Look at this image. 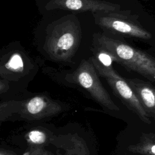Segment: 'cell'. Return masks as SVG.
Segmentation results:
<instances>
[{"label":"cell","instance_id":"1","mask_svg":"<svg viewBox=\"0 0 155 155\" xmlns=\"http://www.w3.org/2000/svg\"><path fill=\"white\" fill-rule=\"evenodd\" d=\"M93 39L96 46L102 47L113 54L117 59V63L150 81H155V59L151 55L104 34L95 33Z\"/></svg>","mask_w":155,"mask_h":155},{"label":"cell","instance_id":"2","mask_svg":"<svg viewBox=\"0 0 155 155\" xmlns=\"http://www.w3.org/2000/svg\"><path fill=\"white\" fill-rule=\"evenodd\" d=\"M81 39V30L72 18L56 23L48 33L44 48L54 61H71L76 52Z\"/></svg>","mask_w":155,"mask_h":155},{"label":"cell","instance_id":"3","mask_svg":"<svg viewBox=\"0 0 155 155\" xmlns=\"http://www.w3.org/2000/svg\"><path fill=\"white\" fill-rule=\"evenodd\" d=\"M89 60L94 66L98 74L106 80L115 96L143 122L150 124L148 114L127 80L120 76L113 67L106 68L101 65L93 56Z\"/></svg>","mask_w":155,"mask_h":155},{"label":"cell","instance_id":"4","mask_svg":"<svg viewBox=\"0 0 155 155\" xmlns=\"http://www.w3.org/2000/svg\"><path fill=\"white\" fill-rule=\"evenodd\" d=\"M98 75L91 62L83 59L76 70L69 75L68 80L87 90L101 105L111 111H119V108L101 82Z\"/></svg>","mask_w":155,"mask_h":155},{"label":"cell","instance_id":"5","mask_svg":"<svg viewBox=\"0 0 155 155\" xmlns=\"http://www.w3.org/2000/svg\"><path fill=\"white\" fill-rule=\"evenodd\" d=\"M118 12L93 13L95 23L103 30L122 36L149 39L151 34L129 17Z\"/></svg>","mask_w":155,"mask_h":155},{"label":"cell","instance_id":"6","mask_svg":"<svg viewBox=\"0 0 155 155\" xmlns=\"http://www.w3.org/2000/svg\"><path fill=\"white\" fill-rule=\"evenodd\" d=\"M62 111L61 105L45 95H37L21 101L19 114L27 120H36L50 117Z\"/></svg>","mask_w":155,"mask_h":155},{"label":"cell","instance_id":"7","mask_svg":"<svg viewBox=\"0 0 155 155\" xmlns=\"http://www.w3.org/2000/svg\"><path fill=\"white\" fill-rule=\"evenodd\" d=\"M46 7L49 10L61 9L92 13L118 12L120 10L119 5L101 0H50Z\"/></svg>","mask_w":155,"mask_h":155},{"label":"cell","instance_id":"8","mask_svg":"<svg viewBox=\"0 0 155 155\" xmlns=\"http://www.w3.org/2000/svg\"><path fill=\"white\" fill-rule=\"evenodd\" d=\"M127 81L132 88L148 117L155 118V88L150 83L139 79Z\"/></svg>","mask_w":155,"mask_h":155},{"label":"cell","instance_id":"9","mask_svg":"<svg viewBox=\"0 0 155 155\" xmlns=\"http://www.w3.org/2000/svg\"><path fill=\"white\" fill-rule=\"evenodd\" d=\"M4 74L8 75H21L24 72L25 62L23 57L19 52H14L8 56L4 65Z\"/></svg>","mask_w":155,"mask_h":155},{"label":"cell","instance_id":"10","mask_svg":"<svg viewBox=\"0 0 155 155\" xmlns=\"http://www.w3.org/2000/svg\"><path fill=\"white\" fill-rule=\"evenodd\" d=\"M93 51L94 54V58L104 67H113V63L114 62H117V59L114 56L102 47L96 46L94 49H93Z\"/></svg>","mask_w":155,"mask_h":155},{"label":"cell","instance_id":"11","mask_svg":"<svg viewBox=\"0 0 155 155\" xmlns=\"http://www.w3.org/2000/svg\"><path fill=\"white\" fill-rule=\"evenodd\" d=\"M130 151L144 155H155V143L150 142L147 136H143L140 142L128 147Z\"/></svg>","mask_w":155,"mask_h":155},{"label":"cell","instance_id":"12","mask_svg":"<svg viewBox=\"0 0 155 155\" xmlns=\"http://www.w3.org/2000/svg\"><path fill=\"white\" fill-rule=\"evenodd\" d=\"M25 137L28 146H43L48 141L47 133L39 129L30 130L25 134Z\"/></svg>","mask_w":155,"mask_h":155},{"label":"cell","instance_id":"13","mask_svg":"<svg viewBox=\"0 0 155 155\" xmlns=\"http://www.w3.org/2000/svg\"><path fill=\"white\" fill-rule=\"evenodd\" d=\"M21 101H7L2 102L0 106L1 121L5 120L13 113H19L21 107Z\"/></svg>","mask_w":155,"mask_h":155},{"label":"cell","instance_id":"14","mask_svg":"<svg viewBox=\"0 0 155 155\" xmlns=\"http://www.w3.org/2000/svg\"><path fill=\"white\" fill-rule=\"evenodd\" d=\"M23 155H54L52 152L44 148V146H28Z\"/></svg>","mask_w":155,"mask_h":155},{"label":"cell","instance_id":"15","mask_svg":"<svg viewBox=\"0 0 155 155\" xmlns=\"http://www.w3.org/2000/svg\"><path fill=\"white\" fill-rule=\"evenodd\" d=\"M8 88L9 84L8 80L1 78L0 79V93L2 94L3 93L6 92Z\"/></svg>","mask_w":155,"mask_h":155},{"label":"cell","instance_id":"16","mask_svg":"<svg viewBox=\"0 0 155 155\" xmlns=\"http://www.w3.org/2000/svg\"><path fill=\"white\" fill-rule=\"evenodd\" d=\"M0 155H18V154L12 151L1 148L0 149Z\"/></svg>","mask_w":155,"mask_h":155}]
</instances>
